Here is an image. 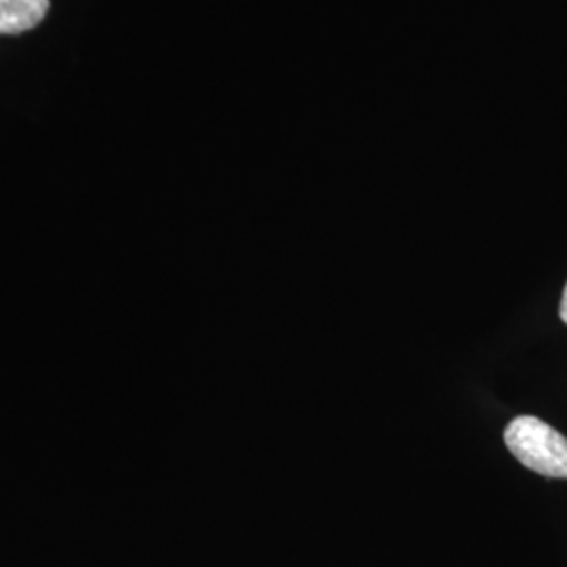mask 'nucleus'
<instances>
[{
    "mask_svg": "<svg viewBox=\"0 0 567 567\" xmlns=\"http://www.w3.org/2000/svg\"><path fill=\"white\" fill-rule=\"evenodd\" d=\"M511 454L545 477L567 480V437L536 416H517L505 429Z\"/></svg>",
    "mask_w": 567,
    "mask_h": 567,
    "instance_id": "nucleus-1",
    "label": "nucleus"
},
{
    "mask_svg": "<svg viewBox=\"0 0 567 567\" xmlns=\"http://www.w3.org/2000/svg\"><path fill=\"white\" fill-rule=\"evenodd\" d=\"M49 11V0H0V34H21L37 28Z\"/></svg>",
    "mask_w": 567,
    "mask_h": 567,
    "instance_id": "nucleus-2",
    "label": "nucleus"
},
{
    "mask_svg": "<svg viewBox=\"0 0 567 567\" xmlns=\"http://www.w3.org/2000/svg\"><path fill=\"white\" fill-rule=\"evenodd\" d=\"M559 316H561L564 324H567V284L566 290H564V297H561V307H559Z\"/></svg>",
    "mask_w": 567,
    "mask_h": 567,
    "instance_id": "nucleus-3",
    "label": "nucleus"
}]
</instances>
